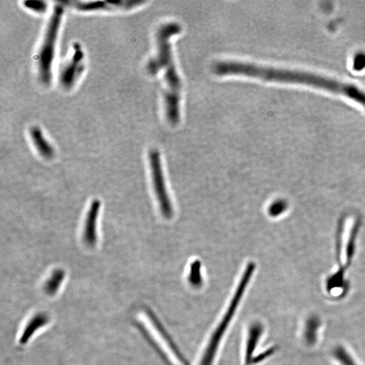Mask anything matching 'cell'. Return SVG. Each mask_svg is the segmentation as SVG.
Listing matches in <instances>:
<instances>
[{
  "instance_id": "8",
  "label": "cell",
  "mask_w": 365,
  "mask_h": 365,
  "mask_svg": "<svg viewBox=\"0 0 365 365\" xmlns=\"http://www.w3.org/2000/svg\"><path fill=\"white\" fill-rule=\"evenodd\" d=\"M319 326V321L317 317H313L307 321L305 338L309 344H313L316 341L317 332Z\"/></svg>"
},
{
  "instance_id": "13",
  "label": "cell",
  "mask_w": 365,
  "mask_h": 365,
  "mask_svg": "<svg viewBox=\"0 0 365 365\" xmlns=\"http://www.w3.org/2000/svg\"><path fill=\"white\" fill-rule=\"evenodd\" d=\"M201 263L199 261L196 260L193 263L191 267V275L190 277L192 280H196L199 279L201 277L200 275Z\"/></svg>"
},
{
  "instance_id": "4",
  "label": "cell",
  "mask_w": 365,
  "mask_h": 365,
  "mask_svg": "<svg viewBox=\"0 0 365 365\" xmlns=\"http://www.w3.org/2000/svg\"><path fill=\"white\" fill-rule=\"evenodd\" d=\"M149 161L153 187L162 214L165 218L171 219L173 214V207L165 185L164 175L161 166V155L157 149H153L149 151Z\"/></svg>"
},
{
  "instance_id": "1",
  "label": "cell",
  "mask_w": 365,
  "mask_h": 365,
  "mask_svg": "<svg viewBox=\"0 0 365 365\" xmlns=\"http://www.w3.org/2000/svg\"><path fill=\"white\" fill-rule=\"evenodd\" d=\"M182 31L180 24L171 22L161 25L155 35L157 54L147 62L146 70L151 75H155L165 69L166 90L164 93L165 113L167 122L176 126L180 122V102L182 81L173 60L171 38Z\"/></svg>"
},
{
  "instance_id": "10",
  "label": "cell",
  "mask_w": 365,
  "mask_h": 365,
  "mask_svg": "<svg viewBox=\"0 0 365 365\" xmlns=\"http://www.w3.org/2000/svg\"><path fill=\"white\" fill-rule=\"evenodd\" d=\"M64 277H65V272L63 270H61V269L56 270L51 275V278L47 282V288L49 289V290L57 289L58 286L61 284Z\"/></svg>"
},
{
  "instance_id": "3",
  "label": "cell",
  "mask_w": 365,
  "mask_h": 365,
  "mask_svg": "<svg viewBox=\"0 0 365 365\" xmlns=\"http://www.w3.org/2000/svg\"><path fill=\"white\" fill-rule=\"evenodd\" d=\"M85 70V54L81 45L74 43L73 53L59 70L60 84L66 90L73 88Z\"/></svg>"
},
{
  "instance_id": "11",
  "label": "cell",
  "mask_w": 365,
  "mask_h": 365,
  "mask_svg": "<svg viewBox=\"0 0 365 365\" xmlns=\"http://www.w3.org/2000/svg\"><path fill=\"white\" fill-rule=\"evenodd\" d=\"M334 355L343 365H356L350 355L342 347H338L334 351Z\"/></svg>"
},
{
  "instance_id": "6",
  "label": "cell",
  "mask_w": 365,
  "mask_h": 365,
  "mask_svg": "<svg viewBox=\"0 0 365 365\" xmlns=\"http://www.w3.org/2000/svg\"><path fill=\"white\" fill-rule=\"evenodd\" d=\"M100 207V201L99 199H94L91 202L85 219L83 240L89 246H95L97 242V221Z\"/></svg>"
},
{
  "instance_id": "2",
  "label": "cell",
  "mask_w": 365,
  "mask_h": 365,
  "mask_svg": "<svg viewBox=\"0 0 365 365\" xmlns=\"http://www.w3.org/2000/svg\"><path fill=\"white\" fill-rule=\"evenodd\" d=\"M61 2L54 7L45 28L42 42L38 51L37 66L38 77L43 85H49L53 80V65L55 58L58 37L65 10Z\"/></svg>"
},
{
  "instance_id": "9",
  "label": "cell",
  "mask_w": 365,
  "mask_h": 365,
  "mask_svg": "<svg viewBox=\"0 0 365 365\" xmlns=\"http://www.w3.org/2000/svg\"><path fill=\"white\" fill-rule=\"evenodd\" d=\"M24 7L35 13L43 14L47 11V5L43 1H27L24 2Z\"/></svg>"
},
{
  "instance_id": "7",
  "label": "cell",
  "mask_w": 365,
  "mask_h": 365,
  "mask_svg": "<svg viewBox=\"0 0 365 365\" xmlns=\"http://www.w3.org/2000/svg\"><path fill=\"white\" fill-rule=\"evenodd\" d=\"M29 134L38 152L45 159H53L55 154V149L45 138L41 129L39 127H32L30 129Z\"/></svg>"
},
{
  "instance_id": "5",
  "label": "cell",
  "mask_w": 365,
  "mask_h": 365,
  "mask_svg": "<svg viewBox=\"0 0 365 365\" xmlns=\"http://www.w3.org/2000/svg\"><path fill=\"white\" fill-rule=\"evenodd\" d=\"M62 3L79 11L93 13V12L129 11L143 5L145 2L141 0H120V1H67Z\"/></svg>"
},
{
  "instance_id": "12",
  "label": "cell",
  "mask_w": 365,
  "mask_h": 365,
  "mask_svg": "<svg viewBox=\"0 0 365 365\" xmlns=\"http://www.w3.org/2000/svg\"><path fill=\"white\" fill-rule=\"evenodd\" d=\"M284 208L285 205L283 204V201H275V202L271 205V206H270V208L269 209V214H270L271 216H275V215L280 214L281 213H282L283 208Z\"/></svg>"
}]
</instances>
